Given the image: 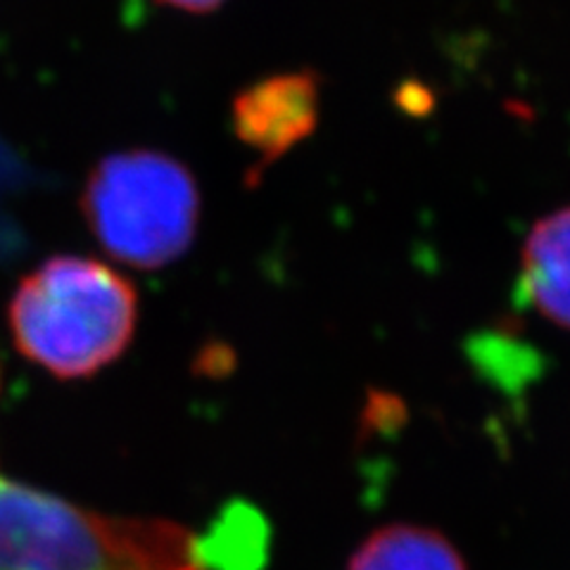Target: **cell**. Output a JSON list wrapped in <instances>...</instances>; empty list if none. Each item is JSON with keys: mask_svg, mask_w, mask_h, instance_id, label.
<instances>
[{"mask_svg": "<svg viewBox=\"0 0 570 570\" xmlns=\"http://www.w3.org/2000/svg\"><path fill=\"white\" fill-rule=\"evenodd\" d=\"M0 570H205L195 534L102 515L0 475Z\"/></svg>", "mask_w": 570, "mask_h": 570, "instance_id": "cell-1", "label": "cell"}, {"mask_svg": "<svg viewBox=\"0 0 570 570\" xmlns=\"http://www.w3.org/2000/svg\"><path fill=\"white\" fill-rule=\"evenodd\" d=\"M8 316L27 360L65 381L88 379L129 347L138 297L107 264L62 255L22 278Z\"/></svg>", "mask_w": 570, "mask_h": 570, "instance_id": "cell-2", "label": "cell"}, {"mask_svg": "<svg viewBox=\"0 0 570 570\" xmlns=\"http://www.w3.org/2000/svg\"><path fill=\"white\" fill-rule=\"evenodd\" d=\"M81 207L107 253L136 269H159L190 247L200 193L174 157L134 150L100 159L86 181Z\"/></svg>", "mask_w": 570, "mask_h": 570, "instance_id": "cell-3", "label": "cell"}, {"mask_svg": "<svg viewBox=\"0 0 570 570\" xmlns=\"http://www.w3.org/2000/svg\"><path fill=\"white\" fill-rule=\"evenodd\" d=\"M321 88L312 71H288L262 79L234 100V131L259 155V167L305 140L318 121Z\"/></svg>", "mask_w": 570, "mask_h": 570, "instance_id": "cell-4", "label": "cell"}, {"mask_svg": "<svg viewBox=\"0 0 570 570\" xmlns=\"http://www.w3.org/2000/svg\"><path fill=\"white\" fill-rule=\"evenodd\" d=\"M523 283L534 309L570 328V207L532 226L523 245Z\"/></svg>", "mask_w": 570, "mask_h": 570, "instance_id": "cell-5", "label": "cell"}, {"mask_svg": "<svg viewBox=\"0 0 570 570\" xmlns=\"http://www.w3.org/2000/svg\"><path fill=\"white\" fill-rule=\"evenodd\" d=\"M347 570H466V563L444 534L397 523L368 534Z\"/></svg>", "mask_w": 570, "mask_h": 570, "instance_id": "cell-6", "label": "cell"}, {"mask_svg": "<svg viewBox=\"0 0 570 570\" xmlns=\"http://www.w3.org/2000/svg\"><path fill=\"white\" fill-rule=\"evenodd\" d=\"M33 181V171L8 142L0 138V193L20 190Z\"/></svg>", "mask_w": 570, "mask_h": 570, "instance_id": "cell-7", "label": "cell"}, {"mask_svg": "<svg viewBox=\"0 0 570 570\" xmlns=\"http://www.w3.org/2000/svg\"><path fill=\"white\" fill-rule=\"evenodd\" d=\"M27 249V236L12 214L0 207V264H8Z\"/></svg>", "mask_w": 570, "mask_h": 570, "instance_id": "cell-8", "label": "cell"}, {"mask_svg": "<svg viewBox=\"0 0 570 570\" xmlns=\"http://www.w3.org/2000/svg\"><path fill=\"white\" fill-rule=\"evenodd\" d=\"M159 3H167L186 12H212L217 10L224 0H159Z\"/></svg>", "mask_w": 570, "mask_h": 570, "instance_id": "cell-9", "label": "cell"}]
</instances>
